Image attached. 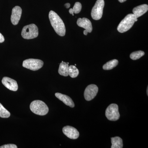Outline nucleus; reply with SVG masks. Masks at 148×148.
Instances as JSON below:
<instances>
[{
	"instance_id": "nucleus-1",
	"label": "nucleus",
	"mask_w": 148,
	"mask_h": 148,
	"mask_svg": "<svg viewBox=\"0 0 148 148\" xmlns=\"http://www.w3.org/2000/svg\"><path fill=\"white\" fill-rule=\"evenodd\" d=\"M51 24L57 34L64 36L66 34V29L63 20L55 12L51 10L49 14Z\"/></svg>"
},
{
	"instance_id": "nucleus-2",
	"label": "nucleus",
	"mask_w": 148,
	"mask_h": 148,
	"mask_svg": "<svg viewBox=\"0 0 148 148\" xmlns=\"http://www.w3.org/2000/svg\"><path fill=\"white\" fill-rule=\"evenodd\" d=\"M138 21L136 16L132 14H129L120 23L117 27V30L121 33L127 32L131 29L135 21Z\"/></svg>"
},
{
	"instance_id": "nucleus-3",
	"label": "nucleus",
	"mask_w": 148,
	"mask_h": 148,
	"mask_svg": "<svg viewBox=\"0 0 148 148\" xmlns=\"http://www.w3.org/2000/svg\"><path fill=\"white\" fill-rule=\"evenodd\" d=\"M30 108L34 114L44 116L48 113L49 108L44 102L40 100L33 101L30 104Z\"/></svg>"
},
{
	"instance_id": "nucleus-4",
	"label": "nucleus",
	"mask_w": 148,
	"mask_h": 148,
	"mask_svg": "<svg viewBox=\"0 0 148 148\" xmlns=\"http://www.w3.org/2000/svg\"><path fill=\"white\" fill-rule=\"evenodd\" d=\"M38 36V29L35 24L25 26L22 29L21 36L25 39H32Z\"/></svg>"
},
{
	"instance_id": "nucleus-5",
	"label": "nucleus",
	"mask_w": 148,
	"mask_h": 148,
	"mask_svg": "<svg viewBox=\"0 0 148 148\" xmlns=\"http://www.w3.org/2000/svg\"><path fill=\"white\" fill-rule=\"evenodd\" d=\"M104 5L105 2L104 0H97L96 1L91 12V16L93 19L98 20L102 18Z\"/></svg>"
},
{
	"instance_id": "nucleus-6",
	"label": "nucleus",
	"mask_w": 148,
	"mask_h": 148,
	"mask_svg": "<svg viewBox=\"0 0 148 148\" xmlns=\"http://www.w3.org/2000/svg\"><path fill=\"white\" fill-rule=\"evenodd\" d=\"M106 115L107 119L111 121H116L119 119L120 115L118 105L116 104L110 105L106 109Z\"/></svg>"
},
{
	"instance_id": "nucleus-7",
	"label": "nucleus",
	"mask_w": 148,
	"mask_h": 148,
	"mask_svg": "<svg viewBox=\"0 0 148 148\" xmlns=\"http://www.w3.org/2000/svg\"><path fill=\"white\" fill-rule=\"evenodd\" d=\"M44 62L42 60L30 58L24 60L22 66L24 68L32 71H36L42 68Z\"/></svg>"
},
{
	"instance_id": "nucleus-8",
	"label": "nucleus",
	"mask_w": 148,
	"mask_h": 148,
	"mask_svg": "<svg viewBox=\"0 0 148 148\" xmlns=\"http://www.w3.org/2000/svg\"><path fill=\"white\" fill-rule=\"evenodd\" d=\"M98 91V86L95 84H90L86 88L84 92L85 99L86 101L92 100L97 95Z\"/></svg>"
},
{
	"instance_id": "nucleus-9",
	"label": "nucleus",
	"mask_w": 148,
	"mask_h": 148,
	"mask_svg": "<svg viewBox=\"0 0 148 148\" xmlns=\"http://www.w3.org/2000/svg\"><path fill=\"white\" fill-rule=\"evenodd\" d=\"M63 132L68 138L73 140L77 139L79 133L77 129L71 126H66L63 127Z\"/></svg>"
},
{
	"instance_id": "nucleus-10",
	"label": "nucleus",
	"mask_w": 148,
	"mask_h": 148,
	"mask_svg": "<svg viewBox=\"0 0 148 148\" xmlns=\"http://www.w3.org/2000/svg\"><path fill=\"white\" fill-rule=\"evenodd\" d=\"M2 83L10 90L16 91L18 89V85L16 81L8 77H4L2 80Z\"/></svg>"
},
{
	"instance_id": "nucleus-11",
	"label": "nucleus",
	"mask_w": 148,
	"mask_h": 148,
	"mask_svg": "<svg viewBox=\"0 0 148 148\" xmlns=\"http://www.w3.org/2000/svg\"><path fill=\"white\" fill-rule=\"evenodd\" d=\"M21 14L22 9L20 7L16 6L12 9L11 21L14 25H16L18 24L21 18Z\"/></svg>"
},
{
	"instance_id": "nucleus-12",
	"label": "nucleus",
	"mask_w": 148,
	"mask_h": 148,
	"mask_svg": "<svg viewBox=\"0 0 148 148\" xmlns=\"http://www.w3.org/2000/svg\"><path fill=\"white\" fill-rule=\"evenodd\" d=\"M77 24L79 27L84 28L88 33H91L92 30V24L89 19L87 18H79L77 21Z\"/></svg>"
},
{
	"instance_id": "nucleus-13",
	"label": "nucleus",
	"mask_w": 148,
	"mask_h": 148,
	"mask_svg": "<svg viewBox=\"0 0 148 148\" xmlns=\"http://www.w3.org/2000/svg\"><path fill=\"white\" fill-rule=\"evenodd\" d=\"M56 97L59 100L62 101L66 106L71 108H74L75 104L71 98L68 95L61 94L59 92H56L55 94Z\"/></svg>"
},
{
	"instance_id": "nucleus-14",
	"label": "nucleus",
	"mask_w": 148,
	"mask_h": 148,
	"mask_svg": "<svg viewBox=\"0 0 148 148\" xmlns=\"http://www.w3.org/2000/svg\"><path fill=\"white\" fill-rule=\"evenodd\" d=\"M148 5L147 4H143L138 6L133 9L132 10L133 14L137 18L142 16L147 12Z\"/></svg>"
},
{
	"instance_id": "nucleus-15",
	"label": "nucleus",
	"mask_w": 148,
	"mask_h": 148,
	"mask_svg": "<svg viewBox=\"0 0 148 148\" xmlns=\"http://www.w3.org/2000/svg\"><path fill=\"white\" fill-rule=\"evenodd\" d=\"M69 64V63H66L64 61H62L59 66L58 71V73L64 76H68L69 75V73H68Z\"/></svg>"
},
{
	"instance_id": "nucleus-16",
	"label": "nucleus",
	"mask_w": 148,
	"mask_h": 148,
	"mask_svg": "<svg viewBox=\"0 0 148 148\" xmlns=\"http://www.w3.org/2000/svg\"><path fill=\"white\" fill-rule=\"evenodd\" d=\"M111 148H122L123 147V140L119 137L111 138Z\"/></svg>"
},
{
	"instance_id": "nucleus-17",
	"label": "nucleus",
	"mask_w": 148,
	"mask_h": 148,
	"mask_svg": "<svg viewBox=\"0 0 148 148\" xmlns=\"http://www.w3.org/2000/svg\"><path fill=\"white\" fill-rule=\"evenodd\" d=\"M119 61L116 59H113L107 62L103 66L104 70H110L116 67L118 64Z\"/></svg>"
},
{
	"instance_id": "nucleus-18",
	"label": "nucleus",
	"mask_w": 148,
	"mask_h": 148,
	"mask_svg": "<svg viewBox=\"0 0 148 148\" xmlns=\"http://www.w3.org/2000/svg\"><path fill=\"white\" fill-rule=\"evenodd\" d=\"M69 75L71 77L75 78L78 76L79 74L78 69H77L75 66H70L69 67V70H68Z\"/></svg>"
},
{
	"instance_id": "nucleus-19",
	"label": "nucleus",
	"mask_w": 148,
	"mask_h": 148,
	"mask_svg": "<svg viewBox=\"0 0 148 148\" xmlns=\"http://www.w3.org/2000/svg\"><path fill=\"white\" fill-rule=\"evenodd\" d=\"M10 116V112L0 103V117L3 118H8Z\"/></svg>"
},
{
	"instance_id": "nucleus-20",
	"label": "nucleus",
	"mask_w": 148,
	"mask_h": 148,
	"mask_svg": "<svg viewBox=\"0 0 148 148\" xmlns=\"http://www.w3.org/2000/svg\"><path fill=\"white\" fill-rule=\"evenodd\" d=\"M145 52L142 51H138L132 52L130 55V58L133 60L139 59L145 55Z\"/></svg>"
},
{
	"instance_id": "nucleus-21",
	"label": "nucleus",
	"mask_w": 148,
	"mask_h": 148,
	"mask_svg": "<svg viewBox=\"0 0 148 148\" xmlns=\"http://www.w3.org/2000/svg\"><path fill=\"white\" fill-rule=\"evenodd\" d=\"M82 4L79 2H76L75 3L73 8V11L75 14H78L82 10Z\"/></svg>"
},
{
	"instance_id": "nucleus-22",
	"label": "nucleus",
	"mask_w": 148,
	"mask_h": 148,
	"mask_svg": "<svg viewBox=\"0 0 148 148\" xmlns=\"http://www.w3.org/2000/svg\"><path fill=\"white\" fill-rule=\"evenodd\" d=\"M17 147L14 144H8L0 147V148H17Z\"/></svg>"
},
{
	"instance_id": "nucleus-23",
	"label": "nucleus",
	"mask_w": 148,
	"mask_h": 148,
	"mask_svg": "<svg viewBox=\"0 0 148 148\" xmlns=\"http://www.w3.org/2000/svg\"><path fill=\"white\" fill-rule=\"evenodd\" d=\"M4 37L3 36V35L0 33V43H2L4 41Z\"/></svg>"
},
{
	"instance_id": "nucleus-24",
	"label": "nucleus",
	"mask_w": 148,
	"mask_h": 148,
	"mask_svg": "<svg viewBox=\"0 0 148 148\" xmlns=\"http://www.w3.org/2000/svg\"><path fill=\"white\" fill-rule=\"evenodd\" d=\"M66 8H69L70 7V6H71V5H70V3H67L65 4V5H64Z\"/></svg>"
},
{
	"instance_id": "nucleus-25",
	"label": "nucleus",
	"mask_w": 148,
	"mask_h": 148,
	"mask_svg": "<svg viewBox=\"0 0 148 148\" xmlns=\"http://www.w3.org/2000/svg\"><path fill=\"white\" fill-rule=\"evenodd\" d=\"M69 13L71 14H72V15H74V12L73 11V9H70V10H69Z\"/></svg>"
},
{
	"instance_id": "nucleus-26",
	"label": "nucleus",
	"mask_w": 148,
	"mask_h": 148,
	"mask_svg": "<svg viewBox=\"0 0 148 148\" xmlns=\"http://www.w3.org/2000/svg\"><path fill=\"white\" fill-rule=\"evenodd\" d=\"M88 33V32L87 31H86V30H84V35H86V36L87 35Z\"/></svg>"
},
{
	"instance_id": "nucleus-27",
	"label": "nucleus",
	"mask_w": 148,
	"mask_h": 148,
	"mask_svg": "<svg viewBox=\"0 0 148 148\" xmlns=\"http://www.w3.org/2000/svg\"><path fill=\"white\" fill-rule=\"evenodd\" d=\"M119 1V2L120 3H123L124 2L126 1L127 0H118Z\"/></svg>"
},
{
	"instance_id": "nucleus-28",
	"label": "nucleus",
	"mask_w": 148,
	"mask_h": 148,
	"mask_svg": "<svg viewBox=\"0 0 148 148\" xmlns=\"http://www.w3.org/2000/svg\"><path fill=\"white\" fill-rule=\"evenodd\" d=\"M147 95H148V88H147Z\"/></svg>"
}]
</instances>
